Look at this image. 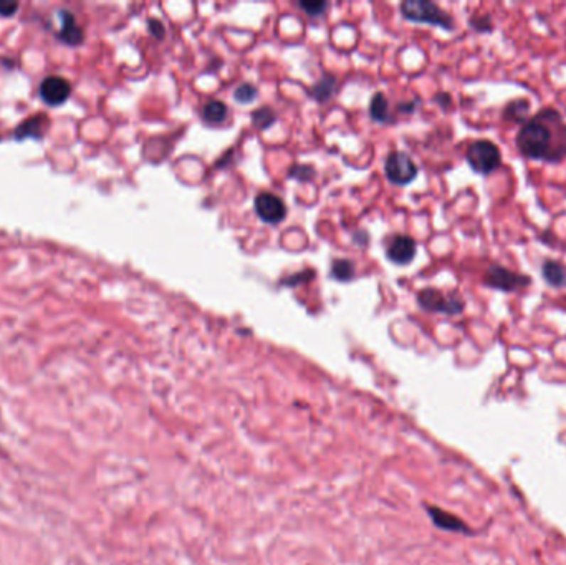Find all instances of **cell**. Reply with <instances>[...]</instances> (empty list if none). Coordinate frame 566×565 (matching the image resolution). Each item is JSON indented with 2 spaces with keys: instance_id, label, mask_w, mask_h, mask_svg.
Listing matches in <instances>:
<instances>
[{
  "instance_id": "cell-1",
  "label": "cell",
  "mask_w": 566,
  "mask_h": 565,
  "mask_svg": "<svg viewBox=\"0 0 566 565\" xmlns=\"http://www.w3.org/2000/svg\"><path fill=\"white\" fill-rule=\"evenodd\" d=\"M517 146L525 158L560 163L566 158V123L557 110L543 108L525 121L517 134Z\"/></svg>"
},
{
  "instance_id": "cell-2",
  "label": "cell",
  "mask_w": 566,
  "mask_h": 565,
  "mask_svg": "<svg viewBox=\"0 0 566 565\" xmlns=\"http://www.w3.org/2000/svg\"><path fill=\"white\" fill-rule=\"evenodd\" d=\"M402 17L419 23H431L446 30L454 28V19L439 5L427 0H407L401 4Z\"/></svg>"
},
{
  "instance_id": "cell-3",
  "label": "cell",
  "mask_w": 566,
  "mask_h": 565,
  "mask_svg": "<svg viewBox=\"0 0 566 565\" xmlns=\"http://www.w3.org/2000/svg\"><path fill=\"white\" fill-rule=\"evenodd\" d=\"M467 163L479 174H490L502 164V156L497 146L492 141L479 139L469 146L467 149Z\"/></svg>"
},
{
  "instance_id": "cell-4",
  "label": "cell",
  "mask_w": 566,
  "mask_h": 565,
  "mask_svg": "<svg viewBox=\"0 0 566 565\" xmlns=\"http://www.w3.org/2000/svg\"><path fill=\"white\" fill-rule=\"evenodd\" d=\"M417 302L424 310L441 312V314H447V315L461 314L464 307H466L464 300L457 294L444 295L442 292H439L436 289H424L419 292Z\"/></svg>"
},
{
  "instance_id": "cell-5",
  "label": "cell",
  "mask_w": 566,
  "mask_h": 565,
  "mask_svg": "<svg viewBox=\"0 0 566 565\" xmlns=\"http://www.w3.org/2000/svg\"><path fill=\"white\" fill-rule=\"evenodd\" d=\"M484 284L502 292H515L532 284L530 277L517 274L502 265H490L484 275Z\"/></svg>"
},
{
  "instance_id": "cell-6",
  "label": "cell",
  "mask_w": 566,
  "mask_h": 565,
  "mask_svg": "<svg viewBox=\"0 0 566 565\" xmlns=\"http://www.w3.org/2000/svg\"><path fill=\"white\" fill-rule=\"evenodd\" d=\"M384 171H386L388 179L394 184L406 186L412 183L417 176V166L402 151H393L386 158L384 163Z\"/></svg>"
},
{
  "instance_id": "cell-7",
  "label": "cell",
  "mask_w": 566,
  "mask_h": 565,
  "mask_svg": "<svg viewBox=\"0 0 566 565\" xmlns=\"http://www.w3.org/2000/svg\"><path fill=\"white\" fill-rule=\"evenodd\" d=\"M40 97L47 105H52V107H60V105L65 103L72 93V85L67 78L58 77V75H52V77H47L40 83Z\"/></svg>"
},
{
  "instance_id": "cell-8",
  "label": "cell",
  "mask_w": 566,
  "mask_h": 565,
  "mask_svg": "<svg viewBox=\"0 0 566 565\" xmlns=\"http://www.w3.org/2000/svg\"><path fill=\"white\" fill-rule=\"evenodd\" d=\"M255 213L267 224H279L285 219L287 208L279 196L272 193H260L255 198Z\"/></svg>"
},
{
  "instance_id": "cell-9",
  "label": "cell",
  "mask_w": 566,
  "mask_h": 565,
  "mask_svg": "<svg viewBox=\"0 0 566 565\" xmlns=\"http://www.w3.org/2000/svg\"><path fill=\"white\" fill-rule=\"evenodd\" d=\"M416 257V242L409 236H396L388 245V259L397 265H406Z\"/></svg>"
},
{
  "instance_id": "cell-10",
  "label": "cell",
  "mask_w": 566,
  "mask_h": 565,
  "mask_svg": "<svg viewBox=\"0 0 566 565\" xmlns=\"http://www.w3.org/2000/svg\"><path fill=\"white\" fill-rule=\"evenodd\" d=\"M60 22H62L58 33L60 40H63L70 47H77V45L83 42V30L80 28V25H77V20H75V17L68 10H62L60 12Z\"/></svg>"
},
{
  "instance_id": "cell-11",
  "label": "cell",
  "mask_w": 566,
  "mask_h": 565,
  "mask_svg": "<svg viewBox=\"0 0 566 565\" xmlns=\"http://www.w3.org/2000/svg\"><path fill=\"white\" fill-rule=\"evenodd\" d=\"M47 125H48V118L45 115L32 116V118L22 121V123L17 126V130L14 131L15 139H27V138L38 139V138H42L45 128H47Z\"/></svg>"
},
{
  "instance_id": "cell-12",
  "label": "cell",
  "mask_w": 566,
  "mask_h": 565,
  "mask_svg": "<svg viewBox=\"0 0 566 565\" xmlns=\"http://www.w3.org/2000/svg\"><path fill=\"white\" fill-rule=\"evenodd\" d=\"M543 279L548 285L552 287H565L566 285V270L565 267L557 260H545L542 265Z\"/></svg>"
},
{
  "instance_id": "cell-13",
  "label": "cell",
  "mask_w": 566,
  "mask_h": 565,
  "mask_svg": "<svg viewBox=\"0 0 566 565\" xmlns=\"http://www.w3.org/2000/svg\"><path fill=\"white\" fill-rule=\"evenodd\" d=\"M530 102L527 100H513L503 110V120L515 121V123H525L528 121Z\"/></svg>"
},
{
  "instance_id": "cell-14",
  "label": "cell",
  "mask_w": 566,
  "mask_h": 565,
  "mask_svg": "<svg viewBox=\"0 0 566 565\" xmlns=\"http://www.w3.org/2000/svg\"><path fill=\"white\" fill-rule=\"evenodd\" d=\"M227 115H229V110H227L225 103L220 102V100H210L204 107V110H202V118L207 123H220V121L227 118Z\"/></svg>"
},
{
  "instance_id": "cell-15",
  "label": "cell",
  "mask_w": 566,
  "mask_h": 565,
  "mask_svg": "<svg viewBox=\"0 0 566 565\" xmlns=\"http://www.w3.org/2000/svg\"><path fill=\"white\" fill-rule=\"evenodd\" d=\"M336 82L331 77L321 78L320 82L315 83L310 90V97H313L318 102H326L328 98H331V95L335 93Z\"/></svg>"
},
{
  "instance_id": "cell-16",
  "label": "cell",
  "mask_w": 566,
  "mask_h": 565,
  "mask_svg": "<svg viewBox=\"0 0 566 565\" xmlns=\"http://www.w3.org/2000/svg\"><path fill=\"white\" fill-rule=\"evenodd\" d=\"M331 277L340 282H348L355 277V264L348 259H336L331 265Z\"/></svg>"
},
{
  "instance_id": "cell-17",
  "label": "cell",
  "mask_w": 566,
  "mask_h": 565,
  "mask_svg": "<svg viewBox=\"0 0 566 565\" xmlns=\"http://www.w3.org/2000/svg\"><path fill=\"white\" fill-rule=\"evenodd\" d=\"M371 118L376 121H388V100L383 93H376L370 105Z\"/></svg>"
},
{
  "instance_id": "cell-18",
  "label": "cell",
  "mask_w": 566,
  "mask_h": 565,
  "mask_svg": "<svg viewBox=\"0 0 566 565\" xmlns=\"http://www.w3.org/2000/svg\"><path fill=\"white\" fill-rule=\"evenodd\" d=\"M275 120H277V115L274 110L269 107H262L252 113V121H254V125L260 130H267L269 126L275 123Z\"/></svg>"
},
{
  "instance_id": "cell-19",
  "label": "cell",
  "mask_w": 566,
  "mask_h": 565,
  "mask_svg": "<svg viewBox=\"0 0 566 565\" xmlns=\"http://www.w3.org/2000/svg\"><path fill=\"white\" fill-rule=\"evenodd\" d=\"M234 98L239 103H252L257 98V88L252 83H242L235 88Z\"/></svg>"
},
{
  "instance_id": "cell-20",
  "label": "cell",
  "mask_w": 566,
  "mask_h": 565,
  "mask_svg": "<svg viewBox=\"0 0 566 565\" xmlns=\"http://www.w3.org/2000/svg\"><path fill=\"white\" fill-rule=\"evenodd\" d=\"M471 27L474 30H477V32H482V33H487V32H492V20L487 15H475V17L471 19Z\"/></svg>"
},
{
  "instance_id": "cell-21",
  "label": "cell",
  "mask_w": 566,
  "mask_h": 565,
  "mask_svg": "<svg viewBox=\"0 0 566 565\" xmlns=\"http://www.w3.org/2000/svg\"><path fill=\"white\" fill-rule=\"evenodd\" d=\"M290 176L292 178H297L300 181H308L315 176V169H313L311 166H306V164H297L290 169Z\"/></svg>"
},
{
  "instance_id": "cell-22",
  "label": "cell",
  "mask_w": 566,
  "mask_h": 565,
  "mask_svg": "<svg viewBox=\"0 0 566 565\" xmlns=\"http://www.w3.org/2000/svg\"><path fill=\"white\" fill-rule=\"evenodd\" d=\"M298 5H300V7L305 10L308 15H311V17L323 15L325 14V10L328 9L326 2H300Z\"/></svg>"
},
{
  "instance_id": "cell-23",
  "label": "cell",
  "mask_w": 566,
  "mask_h": 565,
  "mask_svg": "<svg viewBox=\"0 0 566 565\" xmlns=\"http://www.w3.org/2000/svg\"><path fill=\"white\" fill-rule=\"evenodd\" d=\"M148 28H149V32H151V35H153L154 38H163L164 33H166L164 25L161 23L158 19H149L148 20Z\"/></svg>"
},
{
  "instance_id": "cell-24",
  "label": "cell",
  "mask_w": 566,
  "mask_h": 565,
  "mask_svg": "<svg viewBox=\"0 0 566 565\" xmlns=\"http://www.w3.org/2000/svg\"><path fill=\"white\" fill-rule=\"evenodd\" d=\"M17 9H18L17 2L0 0V15H4V17H10V15H14L15 12H17Z\"/></svg>"
},
{
  "instance_id": "cell-25",
  "label": "cell",
  "mask_w": 566,
  "mask_h": 565,
  "mask_svg": "<svg viewBox=\"0 0 566 565\" xmlns=\"http://www.w3.org/2000/svg\"><path fill=\"white\" fill-rule=\"evenodd\" d=\"M310 275H313V272H311V270H305V272H303V274H300V275H293V277H290V279H293V280H288V282H285V284H288V285L298 284V282H301V280H303L301 277H310Z\"/></svg>"
}]
</instances>
